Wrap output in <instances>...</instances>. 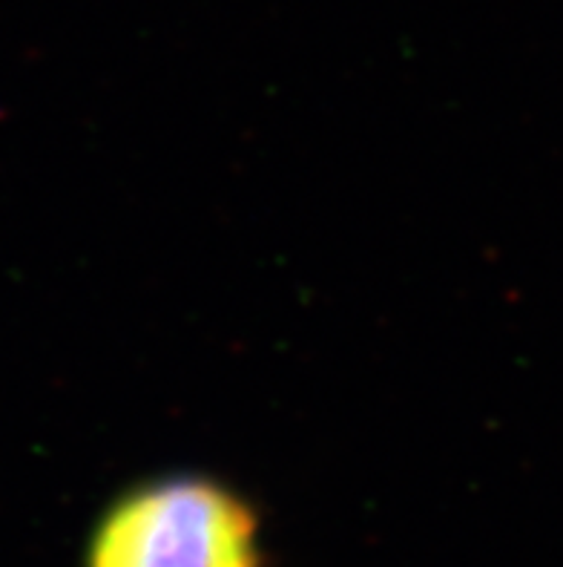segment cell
<instances>
[{"label":"cell","mask_w":563,"mask_h":567,"mask_svg":"<svg viewBox=\"0 0 563 567\" xmlns=\"http://www.w3.org/2000/svg\"><path fill=\"white\" fill-rule=\"evenodd\" d=\"M86 567H262L259 522L225 484L161 478L101 516Z\"/></svg>","instance_id":"cell-1"}]
</instances>
